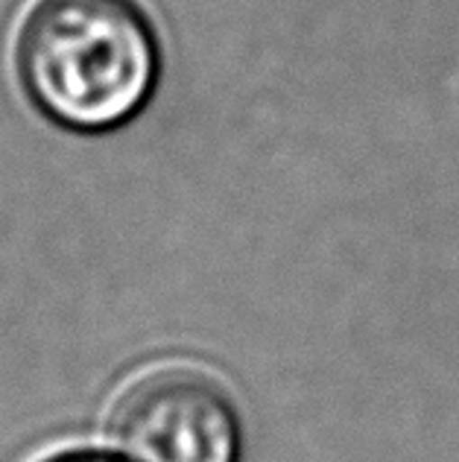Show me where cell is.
Masks as SVG:
<instances>
[{"label": "cell", "instance_id": "1", "mask_svg": "<svg viewBox=\"0 0 459 462\" xmlns=\"http://www.w3.org/2000/svg\"><path fill=\"white\" fill-rule=\"evenodd\" d=\"M12 59L44 117L74 132H108L152 97L161 39L143 0H27Z\"/></svg>", "mask_w": 459, "mask_h": 462}, {"label": "cell", "instance_id": "2", "mask_svg": "<svg viewBox=\"0 0 459 462\" xmlns=\"http://www.w3.org/2000/svg\"><path fill=\"white\" fill-rule=\"evenodd\" d=\"M112 439L135 462H237L240 424L232 401L211 378L159 369L120 398Z\"/></svg>", "mask_w": 459, "mask_h": 462}, {"label": "cell", "instance_id": "3", "mask_svg": "<svg viewBox=\"0 0 459 462\" xmlns=\"http://www.w3.org/2000/svg\"><path fill=\"white\" fill-rule=\"evenodd\" d=\"M47 462H120L108 454H100V451H70V454H62V457H53Z\"/></svg>", "mask_w": 459, "mask_h": 462}]
</instances>
